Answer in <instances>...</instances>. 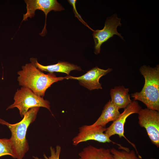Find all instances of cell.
I'll list each match as a JSON object with an SVG mask.
<instances>
[{
    "mask_svg": "<svg viewBox=\"0 0 159 159\" xmlns=\"http://www.w3.org/2000/svg\"><path fill=\"white\" fill-rule=\"evenodd\" d=\"M17 74L19 85L30 89L43 97L47 89L53 83L64 79V77H57L53 73L44 74L32 62L22 66Z\"/></svg>",
    "mask_w": 159,
    "mask_h": 159,
    "instance_id": "cell-1",
    "label": "cell"
},
{
    "mask_svg": "<svg viewBox=\"0 0 159 159\" xmlns=\"http://www.w3.org/2000/svg\"><path fill=\"white\" fill-rule=\"evenodd\" d=\"M140 70L145 78V84L140 92L132 94L131 97L143 102L147 108L159 111V65L154 67L143 65Z\"/></svg>",
    "mask_w": 159,
    "mask_h": 159,
    "instance_id": "cell-2",
    "label": "cell"
},
{
    "mask_svg": "<svg viewBox=\"0 0 159 159\" xmlns=\"http://www.w3.org/2000/svg\"><path fill=\"white\" fill-rule=\"evenodd\" d=\"M40 107L30 109L24 115L22 119L15 124H10L0 118V124L6 125L11 132L10 138L13 145L16 158L23 159L29 147L26 135L30 125L36 119Z\"/></svg>",
    "mask_w": 159,
    "mask_h": 159,
    "instance_id": "cell-3",
    "label": "cell"
},
{
    "mask_svg": "<svg viewBox=\"0 0 159 159\" xmlns=\"http://www.w3.org/2000/svg\"><path fill=\"white\" fill-rule=\"evenodd\" d=\"M14 100V103L9 105L6 110L17 108L21 117H23L29 110L35 107H45L51 112L50 102L48 101L44 100L43 97L26 87H21L17 90Z\"/></svg>",
    "mask_w": 159,
    "mask_h": 159,
    "instance_id": "cell-4",
    "label": "cell"
},
{
    "mask_svg": "<svg viewBox=\"0 0 159 159\" xmlns=\"http://www.w3.org/2000/svg\"><path fill=\"white\" fill-rule=\"evenodd\" d=\"M138 123L145 128L152 143L159 147V112L148 108L141 109L138 113Z\"/></svg>",
    "mask_w": 159,
    "mask_h": 159,
    "instance_id": "cell-5",
    "label": "cell"
},
{
    "mask_svg": "<svg viewBox=\"0 0 159 159\" xmlns=\"http://www.w3.org/2000/svg\"><path fill=\"white\" fill-rule=\"evenodd\" d=\"M120 20L121 19L118 18L116 14H115L107 18L102 29L93 30L92 35L95 42L94 53L95 54L100 53L102 44L114 35H118L123 39V37L117 30V26L122 25Z\"/></svg>",
    "mask_w": 159,
    "mask_h": 159,
    "instance_id": "cell-6",
    "label": "cell"
},
{
    "mask_svg": "<svg viewBox=\"0 0 159 159\" xmlns=\"http://www.w3.org/2000/svg\"><path fill=\"white\" fill-rule=\"evenodd\" d=\"M26 4V12L24 14L22 21L27 20L28 18L33 17L35 15L37 10L42 11L45 15V25L42 32L39 34L43 36L47 32L46 19L48 14L51 11H61L64 8L56 0H25Z\"/></svg>",
    "mask_w": 159,
    "mask_h": 159,
    "instance_id": "cell-7",
    "label": "cell"
},
{
    "mask_svg": "<svg viewBox=\"0 0 159 159\" xmlns=\"http://www.w3.org/2000/svg\"><path fill=\"white\" fill-rule=\"evenodd\" d=\"M106 128L92 124L84 125L79 128V132L72 139V144L75 146L80 143L94 140L100 143H113L104 132Z\"/></svg>",
    "mask_w": 159,
    "mask_h": 159,
    "instance_id": "cell-8",
    "label": "cell"
},
{
    "mask_svg": "<svg viewBox=\"0 0 159 159\" xmlns=\"http://www.w3.org/2000/svg\"><path fill=\"white\" fill-rule=\"evenodd\" d=\"M141 107L136 100L132 101L125 108L124 111L120 114L118 117L108 127L106 128L105 133L109 138L112 136L117 135L120 138L123 137L135 148L137 154L138 152L135 145L130 142L124 135V127L126 119L131 114L138 113Z\"/></svg>",
    "mask_w": 159,
    "mask_h": 159,
    "instance_id": "cell-9",
    "label": "cell"
},
{
    "mask_svg": "<svg viewBox=\"0 0 159 159\" xmlns=\"http://www.w3.org/2000/svg\"><path fill=\"white\" fill-rule=\"evenodd\" d=\"M112 71V69L110 68L103 69L96 67L81 76L74 77L67 75L64 77V78L66 79L77 80L81 85L90 90H98L102 89L101 84L99 82L100 79Z\"/></svg>",
    "mask_w": 159,
    "mask_h": 159,
    "instance_id": "cell-10",
    "label": "cell"
},
{
    "mask_svg": "<svg viewBox=\"0 0 159 159\" xmlns=\"http://www.w3.org/2000/svg\"><path fill=\"white\" fill-rule=\"evenodd\" d=\"M31 62L41 71L48 72L64 73L69 75L70 72L73 70L81 71L80 67L77 65L66 62H58L57 63L49 65L44 66L39 63L36 58H30Z\"/></svg>",
    "mask_w": 159,
    "mask_h": 159,
    "instance_id": "cell-11",
    "label": "cell"
},
{
    "mask_svg": "<svg viewBox=\"0 0 159 159\" xmlns=\"http://www.w3.org/2000/svg\"><path fill=\"white\" fill-rule=\"evenodd\" d=\"M129 91V89L125 88L123 86H116L110 90L111 101L119 109L125 108L132 102Z\"/></svg>",
    "mask_w": 159,
    "mask_h": 159,
    "instance_id": "cell-12",
    "label": "cell"
},
{
    "mask_svg": "<svg viewBox=\"0 0 159 159\" xmlns=\"http://www.w3.org/2000/svg\"><path fill=\"white\" fill-rule=\"evenodd\" d=\"M78 155L80 158L78 159H115L110 149L91 145L84 148Z\"/></svg>",
    "mask_w": 159,
    "mask_h": 159,
    "instance_id": "cell-13",
    "label": "cell"
},
{
    "mask_svg": "<svg viewBox=\"0 0 159 159\" xmlns=\"http://www.w3.org/2000/svg\"><path fill=\"white\" fill-rule=\"evenodd\" d=\"M119 110L109 100L104 106L100 116L93 124L105 127L108 123L114 121L118 117L120 114Z\"/></svg>",
    "mask_w": 159,
    "mask_h": 159,
    "instance_id": "cell-14",
    "label": "cell"
},
{
    "mask_svg": "<svg viewBox=\"0 0 159 159\" xmlns=\"http://www.w3.org/2000/svg\"><path fill=\"white\" fill-rule=\"evenodd\" d=\"M120 148L123 150H118L113 148L110 149L115 159H140L134 150H130L128 148L121 146H120Z\"/></svg>",
    "mask_w": 159,
    "mask_h": 159,
    "instance_id": "cell-15",
    "label": "cell"
},
{
    "mask_svg": "<svg viewBox=\"0 0 159 159\" xmlns=\"http://www.w3.org/2000/svg\"><path fill=\"white\" fill-rule=\"evenodd\" d=\"M6 155L16 158L15 149L10 139H0V157Z\"/></svg>",
    "mask_w": 159,
    "mask_h": 159,
    "instance_id": "cell-16",
    "label": "cell"
},
{
    "mask_svg": "<svg viewBox=\"0 0 159 159\" xmlns=\"http://www.w3.org/2000/svg\"><path fill=\"white\" fill-rule=\"evenodd\" d=\"M50 155L47 157L45 154L43 155L44 159L39 158L37 157L33 156L35 159H59V155L61 152V147L59 145H57L56 148L51 146L50 148Z\"/></svg>",
    "mask_w": 159,
    "mask_h": 159,
    "instance_id": "cell-17",
    "label": "cell"
},
{
    "mask_svg": "<svg viewBox=\"0 0 159 159\" xmlns=\"http://www.w3.org/2000/svg\"><path fill=\"white\" fill-rule=\"evenodd\" d=\"M69 2L71 4L73 8V10L74 14H75V16L77 17L78 19L85 26H87L89 29H91L92 31H93L94 30L91 29L82 19L80 14H79L77 12L76 8V2L77 1L76 0H68Z\"/></svg>",
    "mask_w": 159,
    "mask_h": 159,
    "instance_id": "cell-18",
    "label": "cell"
},
{
    "mask_svg": "<svg viewBox=\"0 0 159 159\" xmlns=\"http://www.w3.org/2000/svg\"><path fill=\"white\" fill-rule=\"evenodd\" d=\"M150 159H155V158H151Z\"/></svg>",
    "mask_w": 159,
    "mask_h": 159,
    "instance_id": "cell-19",
    "label": "cell"
}]
</instances>
